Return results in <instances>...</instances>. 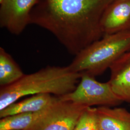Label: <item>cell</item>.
Instances as JSON below:
<instances>
[{"label":"cell","instance_id":"obj_10","mask_svg":"<svg viewBox=\"0 0 130 130\" xmlns=\"http://www.w3.org/2000/svg\"><path fill=\"white\" fill-rule=\"evenodd\" d=\"M102 130H130V112L124 108L96 107Z\"/></svg>","mask_w":130,"mask_h":130},{"label":"cell","instance_id":"obj_3","mask_svg":"<svg viewBox=\"0 0 130 130\" xmlns=\"http://www.w3.org/2000/svg\"><path fill=\"white\" fill-rule=\"evenodd\" d=\"M130 50V31L104 35L84 48L69 65L72 71L95 77Z\"/></svg>","mask_w":130,"mask_h":130},{"label":"cell","instance_id":"obj_11","mask_svg":"<svg viewBox=\"0 0 130 130\" xmlns=\"http://www.w3.org/2000/svg\"><path fill=\"white\" fill-rule=\"evenodd\" d=\"M50 107L41 111L19 113L1 118L0 130H28L46 114Z\"/></svg>","mask_w":130,"mask_h":130},{"label":"cell","instance_id":"obj_1","mask_svg":"<svg viewBox=\"0 0 130 130\" xmlns=\"http://www.w3.org/2000/svg\"><path fill=\"white\" fill-rule=\"evenodd\" d=\"M114 0H38L30 24L51 33L72 55L76 56L104 35L103 15Z\"/></svg>","mask_w":130,"mask_h":130},{"label":"cell","instance_id":"obj_4","mask_svg":"<svg viewBox=\"0 0 130 130\" xmlns=\"http://www.w3.org/2000/svg\"><path fill=\"white\" fill-rule=\"evenodd\" d=\"M85 107H115L123 102L118 98L108 82L101 83L89 75H82L74 90L65 95L59 96Z\"/></svg>","mask_w":130,"mask_h":130},{"label":"cell","instance_id":"obj_13","mask_svg":"<svg viewBox=\"0 0 130 130\" xmlns=\"http://www.w3.org/2000/svg\"><path fill=\"white\" fill-rule=\"evenodd\" d=\"M74 130H102L96 107H86L79 117Z\"/></svg>","mask_w":130,"mask_h":130},{"label":"cell","instance_id":"obj_7","mask_svg":"<svg viewBox=\"0 0 130 130\" xmlns=\"http://www.w3.org/2000/svg\"><path fill=\"white\" fill-rule=\"evenodd\" d=\"M104 35L130 31V0H114L105 11L101 21Z\"/></svg>","mask_w":130,"mask_h":130},{"label":"cell","instance_id":"obj_5","mask_svg":"<svg viewBox=\"0 0 130 130\" xmlns=\"http://www.w3.org/2000/svg\"><path fill=\"white\" fill-rule=\"evenodd\" d=\"M86 107L59 98L46 114L28 130H74Z\"/></svg>","mask_w":130,"mask_h":130},{"label":"cell","instance_id":"obj_8","mask_svg":"<svg viewBox=\"0 0 130 130\" xmlns=\"http://www.w3.org/2000/svg\"><path fill=\"white\" fill-rule=\"evenodd\" d=\"M108 81L115 94L123 102L130 103V50L112 65Z\"/></svg>","mask_w":130,"mask_h":130},{"label":"cell","instance_id":"obj_2","mask_svg":"<svg viewBox=\"0 0 130 130\" xmlns=\"http://www.w3.org/2000/svg\"><path fill=\"white\" fill-rule=\"evenodd\" d=\"M82 75L69 66H48L31 74H25L17 83L0 89V111L21 98L38 94L62 96L72 92Z\"/></svg>","mask_w":130,"mask_h":130},{"label":"cell","instance_id":"obj_12","mask_svg":"<svg viewBox=\"0 0 130 130\" xmlns=\"http://www.w3.org/2000/svg\"><path fill=\"white\" fill-rule=\"evenodd\" d=\"M25 74L12 56L0 47V86L3 88L17 83Z\"/></svg>","mask_w":130,"mask_h":130},{"label":"cell","instance_id":"obj_9","mask_svg":"<svg viewBox=\"0 0 130 130\" xmlns=\"http://www.w3.org/2000/svg\"><path fill=\"white\" fill-rule=\"evenodd\" d=\"M59 99L58 96L50 94H38L31 95L20 101H17L0 111L3 118L19 113L41 111L51 106Z\"/></svg>","mask_w":130,"mask_h":130},{"label":"cell","instance_id":"obj_6","mask_svg":"<svg viewBox=\"0 0 130 130\" xmlns=\"http://www.w3.org/2000/svg\"><path fill=\"white\" fill-rule=\"evenodd\" d=\"M38 0H0V26L15 35L30 24L31 11Z\"/></svg>","mask_w":130,"mask_h":130}]
</instances>
